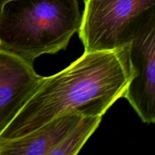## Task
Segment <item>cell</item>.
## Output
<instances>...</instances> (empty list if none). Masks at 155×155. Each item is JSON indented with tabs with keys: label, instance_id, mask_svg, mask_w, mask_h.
<instances>
[{
	"label": "cell",
	"instance_id": "cell-4",
	"mask_svg": "<svg viewBox=\"0 0 155 155\" xmlns=\"http://www.w3.org/2000/svg\"><path fill=\"white\" fill-rule=\"evenodd\" d=\"M133 77L123 98L145 124L155 122V20L129 44Z\"/></svg>",
	"mask_w": 155,
	"mask_h": 155
},
{
	"label": "cell",
	"instance_id": "cell-8",
	"mask_svg": "<svg viewBox=\"0 0 155 155\" xmlns=\"http://www.w3.org/2000/svg\"><path fill=\"white\" fill-rule=\"evenodd\" d=\"M8 1H9V0H0V11H1L3 5H4Z\"/></svg>",
	"mask_w": 155,
	"mask_h": 155
},
{
	"label": "cell",
	"instance_id": "cell-7",
	"mask_svg": "<svg viewBox=\"0 0 155 155\" xmlns=\"http://www.w3.org/2000/svg\"><path fill=\"white\" fill-rule=\"evenodd\" d=\"M102 116L83 117L78 124L56 145L49 155H75L78 154L88 139L101 124Z\"/></svg>",
	"mask_w": 155,
	"mask_h": 155
},
{
	"label": "cell",
	"instance_id": "cell-2",
	"mask_svg": "<svg viewBox=\"0 0 155 155\" xmlns=\"http://www.w3.org/2000/svg\"><path fill=\"white\" fill-rule=\"evenodd\" d=\"M81 20L78 0H9L0 11V48L33 64L66 49Z\"/></svg>",
	"mask_w": 155,
	"mask_h": 155
},
{
	"label": "cell",
	"instance_id": "cell-3",
	"mask_svg": "<svg viewBox=\"0 0 155 155\" xmlns=\"http://www.w3.org/2000/svg\"><path fill=\"white\" fill-rule=\"evenodd\" d=\"M155 20V0H85L79 36L85 51L127 46Z\"/></svg>",
	"mask_w": 155,
	"mask_h": 155
},
{
	"label": "cell",
	"instance_id": "cell-1",
	"mask_svg": "<svg viewBox=\"0 0 155 155\" xmlns=\"http://www.w3.org/2000/svg\"><path fill=\"white\" fill-rule=\"evenodd\" d=\"M132 77L129 45L109 51H85L65 69L43 77L31 98L0 133V141L27 136L68 114L103 116L123 98Z\"/></svg>",
	"mask_w": 155,
	"mask_h": 155
},
{
	"label": "cell",
	"instance_id": "cell-5",
	"mask_svg": "<svg viewBox=\"0 0 155 155\" xmlns=\"http://www.w3.org/2000/svg\"><path fill=\"white\" fill-rule=\"evenodd\" d=\"M42 79L33 64L0 48V133L31 98Z\"/></svg>",
	"mask_w": 155,
	"mask_h": 155
},
{
	"label": "cell",
	"instance_id": "cell-6",
	"mask_svg": "<svg viewBox=\"0 0 155 155\" xmlns=\"http://www.w3.org/2000/svg\"><path fill=\"white\" fill-rule=\"evenodd\" d=\"M82 117L77 114L62 115L27 136L0 141V155H49Z\"/></svg>",
	"mask_w": 155,
	"mask_h": 155
}]
</instances>
